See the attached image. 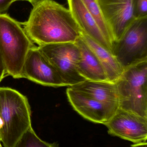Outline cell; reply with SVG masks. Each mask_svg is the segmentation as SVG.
<instances>
[{
	"label": "cell",
	"instance_id": "obj_1",
	"mask_svg": "<svg viewBox=\"0 0 147 147\" xmlns=\"http://www.w3.org/2000/svg\"><path fill=\"white\" fill-rule=\"evenodd\" d=\"M26 21L21 22L38 46L75 43L81 32L69 9L53 0H40L33 5Z\"/></svg>",
	"mask_w": 147,
	"mask_h": 147
},
{
	"label": "cell",
	"instance_id": "obj_2",
	"mask_svg": "<svg viewBox=\"0 0 147 147\" xmlns=\"http://www.w3.org/2000/svg\"><path fill=\"white\" fill-rule=\"evenodd\" d=\"M0 117L3 122L0 142L3 147H14L32 127L27 98L15 89L0 87Z\"/></svg>",
	"mask_w": 147,
	"mask_h": 147
},
{
	"label": "cell",
	"instance_id": "obj_3",
	"mask_svg": "<svg viewBox=\"0 0 147 147\" xmlns=\"http://www.w3.org/2000/svg\"><path fill=\"white\" fill-rule=\"evenodd\" d=\"M34 45L21 22L8 14H0V50L8 76L22 78L26 58Z\"/></svg>",
	"mask_w": 147,
	"mask_h": 147
},
{
	"label": "cell",
	"instance_id": "obj_4",
	"mask_svg": "<svg viewBox=\"0 0 147 147\" xmlns=\"http://www.w3.org/2000/svg\"><path fill=\"white\" fill-rule=\"evenodd\" d=\"M147 60L123 71L115 82L119 109L147 118Z\"/></svg>",
	"mask_w": 147,
	"mask_h": 147
},
{
	"label": "cell",
	"instance_id": "obj_5",
	"mask_svg": "<svg viewBox=\"0 0 147 147\" xmlns=\"http://www.w3.org/2000/svg\"><path fill=\"white\" fill-rule=\"evenodd\" d=\"M113 53L124 70L147 60V17L134 20L114 42Z\"/></svg>",
	"mask_w": 147,
	"mask_h": 147
},
{
	"label": "cell",
	"instance_id": "obj_6",
	"mask_svg": "<svg viewBox=\"0 0 147 147\" xmlns=\"http://www.w3.org/2000/svg\"><path fill=\"white\" fill-rule=\"evenodd\" d=\"M38 47L58 71L66 86H73L85 80L77 69L80 53L76 43L51 44Z\"/></svg>",
	"mask_w": 147,
	"mask_h": 147
},
{
	"label": "cell",
	"instance_id": "obj_7",
	"mask_svg": "<svg viewBox=\"0 0 147 147\" xmlns=\"http://www.w3.org/2000/svg\"><path fill=\"white\" fill-rule=\"evenodd\" d=\"M104 125L112 136L134 143L147 142L146 118L119 109Z\"/></svg>",
	"mask_w": 147,
	"mask_h": 147
},
{
	"label": "cell",
	"instance_id": "obj_8",
	"mask_svg": "<svg viewBox=\"0 0 147 147\" xmlns=\"http://www.w3.org/2000/svg\"><path fill=\"white\" fill-rule=\"evenodd\" d=\"M22 78L44 86H66L58 71L35 45L30 49L26 58Z\"/></svg>",
	"mask_w": 147,
	"mask_h": 147
},
{
	"label": "cell",
	"instance_id": "obj_9",
	"mask_svg": "<svg viewBox=\"0 0 147 147\" xmlns=\"http://www.w3.org/2000/svg\"><path fill=\"white\" fill-rule=\"evenodd\" d=\"M114 42L135 18L133 0H97Z\"/></svg>",
	"mask_w": 147,
	"mask_h": 147
},
{
	"label": "cell",
	"instance_id": "obj_10",
	"mask_svg": "<svg viewBox=\"0 0 147 147\" xmlns=\"http://www.w3.org/2000/svg\"><path fill=\"white\" fill-rule=\"evenodd\" d=\"M66 92L74 110L85 119L94 123L105 125L117 111L71 86L68 87Z\"/></svg>",
	"mask_w": 147,
	"mask_h": 147
},
{
	"label": "cell",
	"instance_id": "obj_11",
	"mask_svg": "<svg viewBox=\"0 0 147 147\" xmlns=\"http://www.w3.org/2000/svg\"><path fill=\"white\" fill-rule=\"evenodd\" d=\"M69 10L81 32L113 53V46L105 38L82 0H66Z\"/></svg>",
	"mask_w": 147,
	"mask_h": 147
},
{
	"label": "cell",
	"instance_id": "obj_12",
	"mask_svg": "<svg viewBox=\"0 0 147 147\" xmlns=\"http://www.w3.org/2000/svg\"><path fill=\"white\" fill-rule=\"evenodd\" d=\"M71 87L86 93L115 110L119 109L118 92L114 82L85 80Z\"/></svg>",
	"mask_w": 147,
	"mask_h": 147
},
{
	"label": "cell",
	"instance_id": "obj_13",
	"mask_svg": "<svg viewBox=\"0 0 147 147\" xmlns=\"http://www.w3.org/2000/svg\"><path fill=\"white\" fill-rule=\"evenodd\" d=\"M79 50L77 69L85 80L108 81L104 69L93 51L80 38L75 42Z\"/></svg>",
	"mask_w": 147,
	"mask_h": 147
},
{
	"label": "cell",
	"instance_id": "obj_14",
	"mask_svg": "<svg viewBox=\"0 0 147 147\" xmlns=\"http://www.w3.org/2000/svg\"><path fill=\"white\" fill-rule=\"evenodd\" d=\"M81 37L98 59L104 69L108 80L115 83L123 73L124 69L113 53L82 32Z\"/></svg>",
	"mask_w": 147,
	"mask_h": 147
},
{
	"label": "cell",
	"instance_id": "obj_15",
	"mask_svg": "<svg viewBox=\"0 0 147 147\" xmlns=\"http://www.w3.org/2000/svg\"><path fill=\"white\" fill-rule=\"evenodd\" d=\"M86 8L92 16L107 40L113 45L114 48V38L110 29L104 19L101 8L97 0H82Z\"/></svg>",
	"mask_w": 147,
	"mask_h": 147
},
{
	"label": "cell",
	"instance_id": "obj_16",
	"mask_svg": "<svg viewBox=\"0 0 147 147\" xmlns=\"http://www.w3.org/2000/svg\"><path fill=\"white\" fill-rule=\"evenodd\" d=\"M14 147H58V145L41 140L32 127L23 134Z\"/></svg>",
	"mask_w": 147,
	"mask_h": 147
},
{
	"label": "cell",
	"instance_id": "obj_17",
	"mask_svg": "<svg viewBox=\"0 0 147 147\" xmlns=\"http://www.w3.org/2000/svg\"><path fill=\"white\" fill-rule=\"evenodd\" d=\"M135 18L147 17V0H133Z\"/></svg>",
	"mask_w": 147,
	"mask_h": 147
},
{
	"label": "cell",
	"instance_id": "obj_18",
	"mask_svg": "<svg viewBox=\"0 0 147 147\" xmlns=\"http://www.w3.org/2000/svg\"><path fill=\"white\" fill-rule=\"evenodd\" d=\"M18 0H0V14L4 13L13 3Z\"/></svg>",
	"mask_w": 147,
	"mask_h": 147
},
{
	"label": "cell",
	"instance_id": "obj_19",
	"mask_svg": "<svg viewBox=\"0 0 147 147\" xmlns=\"http://www.w3.org/2000/svg\"><path fill=\"white\" fill-rule=\"evenodd\" d=\"M8 76L5 63L0 50V83L6 76Z\"/></svg>",
	"mask_w": 147,
	"mask_h": 147
},
{
	"label": "cell",
	"instance_id": "obj_20",
	"mask_svg": "<svg viewBox=\"0 0 147 147\" xmlns=\"http://www.w3.org/2000/svg\"><path fill=\"white\" fill-rule=\"evenodd\" d=\"M131 147H147V142L135 143V144L132 145Z\"/></svg>",
	"mask_w": 147,
	"mask_h": 147
},
{
	"label": "cell",
	"instance_id": "obj_21",
	"mask_svg": "<svg viewBox=\"0 0 147 147\" xmlns=\"http://www.w3.org/2000/svg\"><path fill=\"white\" fill-rule=\"evenodd\" d=\"M18 1H28V2L30 3H31V4H32V5L33 6L34 4H35L36 3L39 1H40V0H18Z\"/></svg>",
	"mask_w": 147,
	"mask_h": 147
},
{
	"label": "cell",
	"instance_id": "obj_22",
	"mask_svg": "<svg viewBox=\"0 0 147 147\" xmlns=\"http://www.w3.org/2000/svg\"><path fill=\"white\" fill-rule=\"evenodd\" d=\"M3 127V122L1 119L0 117V137H1V132L2 129Z\"/></svg>",
	"mask_w": 147,
	"mask_h": 147
}]
</instances>
